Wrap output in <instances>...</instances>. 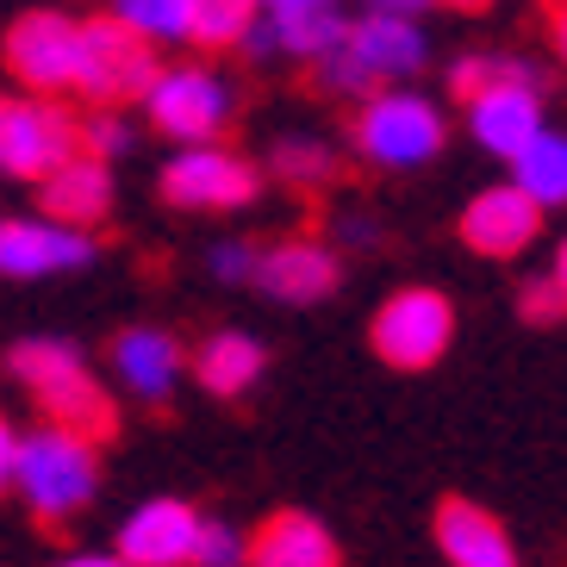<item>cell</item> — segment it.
Here are the masks:
<instances>
[{"label": "cell", "mask_w": 567, "mask_h": 567, "mask_svg": "<svg viewBox=\"0 0 567 567\" xmlns=\"http://www.w3.org/2000/svg\"><path fill=\"white\" fill-rule=\"evenodd\" d=\"M13 424H7V417H0V493H7V474H13Z\"/></svg>", "instance_id": "32"}, {"label": "cell", "mask_w": 567, "mask_h": 567, "mask_svg": "<svg viewBox=\"0 0 567 567\" xmlns=\"http://www.w3.org/2000/svg\"><path fill=\"white\" fill-rule=\"evenodd\" d=\"M443 7H462V13H486L493 0H443Z\"/></svg>", "instance_id": "34"}, {"label": "cell", "mask_w": 567, "mask_h": 567, "mask_svg": "<svg viewBox=\"0 0 567 567\" xmlns=\"http://www.w3.org/2000/svg\"><path fill=\"white\" fill-rule=\"evenodd\" d=\"M75 151L101 156V163H118V156L132 151V125L118 106H94L87 118H75Z\"/></svg>", "instance_id": "27"}, {"label": "cell", "mask_w": 567, "mask_h": 567, "mask_svg": "<svg viewBox=\"0 0 567 567\" xmlns=\"http://www.w3.org/2000/svg\"><path fill=\"white\" fill-rule=\"evenodd\" d=\"M343 237H355V244H368V237H374V225H368V218H343Z\"/></svg>", "instance_id": "33"}, {"label": "cell", "mask_w": 567, "mask_h": 567, "mask_svg": "<svg viewBox=\"0 0 567 567\" xmlns=\"http://www.w3.org/2000/svg\"><path fill=\"white\" fill-rule=\"evenodd\" d=\"M343 25H350L343 0H256V19L237 38V51L256 56V63H275V56L312 63L343 38Z\"/></svg>", "instance_id": "12"}, {"label": "cell", "mask_w": 567, "mask_h": 567, "mask_svg": "<svg viewBox=\"0 0 567 567\" xmlns=\"http://www.w3.org/2000/svg\"><path fill=\"white\" fill-rule=\"evenodd\" d=\"M75 151V113L56 94H0V175L44 182Z\"/></svg>", "instance_id": "8"}, {"label": "cell", "mask_w": 567, "mask_h": 567, "mask_svg": "<svg viewBox=\"0 0 567 567\" xmlns=\"http://www.w3.org/2000/svg\"><path fill=\"white\" fill-rule=\"evenodd\" d=\"M431 63V38L417 19H393V13H362L343 25L324 56H312L318 82L331 94H374V87H400L417 69Z\"/></svg>", "instance_id": "3"}, {"label": "cell", "mask_w": 567, "mask_h": 567, "mask_svg": "<svg viewBox=\"0 0 567 567\" xmlns=\"http://www.w3.org/2000/svg\"><path fill=\"white\" fill-rule=\"evenodd\" d=\"M505 168H512L517 194H530L543 213H555V206L567 200V137L555 132V125H543L524 151L505 156Z\"/></svg>", "instance_id": "22"}, {"label": "cell", "mask_w": 567, "mask_h": 567, "mask_svg": "<svg viewBox=\"0 0 567 567\" xmlns=\"http://www.w3.org/2000/svg\"><path fill=\"white\" fill-rule=\"evenodd\" d=\"M156 75V51L137 32H125L113 13L82 19V56H75V94H87L94 106L137 101L144 82Z\"/></svg>", "instance_id": "11"}, {"label": "cell", "mask_w": 567, "mask_h": 567, "mask_svg": "<svg viewBox=\"0 0 567 567\" xmlns=\"http://www.w3.org/2000/svg\"><path fill=\"white\" fill-rule=\"evenodd\" d=\"M94 231H75L51 213H13L0 218V275L7 281H51L94 262Z\"/></svg>", "instance_id": "13"}, {"label": "cell", "mask_w": 567, "mask_h": 567, "mask_svg": "<svg viewBox=\"0 0 567 567\" xmlns=\"http://www.w3.org/2000/svg\"><path fill=\"white\" fill-rule=\"evenodd\" d=\"M467 137L481 144L486 156H512L524 151L543 125H549V101H543V75L517 56H499V69L486 75L474 94H467Z\"/></svg>", "instance_id": "6"}, {"label": "cell", "mask_w": 567, "mask_h": 567, "mask_svg": "<svg viewBox=\"0 0 567 567\" xmlns=\"http://www.w3.org/2000/svg\"><path fill=\"white\" fill-rule=\"evenodd\" d=\"M436 549L450 567H524L517 543L499 517L474 499H443L436 505Z\"/></svg>", "instance_id": "19"}, {"label": "cell", "mask_w": 567, "mask_h": 567, "mask_svg": "<svg viewBox=\"0 0 567 567\" xmlns=\"http://www.w3.org/2000/svg\"><path fill=\"white\" fill-rule=\"evenodd\" d=\"M543 206L530 194H517L512 182L499 187H481L462 213V244L474 256H493V262H512V256L536 250V237H543Z\"/></svg>", "instance_id": "14"}, {"label": "cell", "mask_w": 567, "mask_h": 567, "mask_svg": "<svg viewBox=\"0 0 567 567\" xmlns=\"http://www.w3.org/2000/svg\"><path fill=\"white\" fill-rule=\"evenodd\" d=\"M268 168H275L287 187H306V194H318V187L337 182V151L324 144V137H312V132H293V137H275Z\"/></svg>", "instance_id": "23"}, {"label": "cell", "mask_w": 567, "mask_h": 567, "mask_svg": "<svg viewBox=\"0 0 567 567\" xmlns=\"http://www.w3.org/2000/svg\"><path fill=\"white\" fill-rule=\"evenodd\" d=\"M182 343L163 331V324H125V331L113 337V374L125 393H137L144 405H163L175 386H182Z\"/></svg>", "instance_id": "18"}, {"label": "cell", "mask_w": 567, "mask_h": 567, "mask_svg": "<svg viewBox=\"0 0 567 567\" xmlns=\"http://www.w3.org/2000/svg\"><path fill=\"white\" fill-rule=\"evenodd\" d=\"M561 306H567V250L555 244L549 268L524 281V318H530V324H555V318H561Z\"/></svg>", "instance_id": "28"}, {"label": "cell", "mask_w": 567, "mask_h": 567, "mask_svg": "<svg viewBox=\"0 0 567 567\" xmlns=\"http://www.w3.org/2000/svg\"><path fill=\"white\" fill-rule=\"evenodd\" d=\"M137 101H144V118L168 144H218L237 113L231 82L213 63H156V75L144 82Z\"/></svg>", "instance_id": "5"}, {"label": "cell", "mask_w": 567, "mask_h": 567, "mask_svg": "<svg viewBox=\"0 0 567 567\" xmlns=\"http://www.w3.org/2000/svg\"><path fill=\"white\" fill-rule=\"evenodd\" d=\"M244 561H250V530H237L225 517H200L187 567H244Z\"/></svg>", "instance_id": "26"}, {"label": "cell", "mask_w": 567, "mask_h": 567, "mask_svg": "<svg viewBox=\"0 0 567 567\" xmlns=\"http://www.w3.org/2000/svg\"><path fill=\"white\" fill-rule=\"evenodd\" d=\"M244 567H343V549H337L324 517L275 512L250 530V561Z\"/></svg>", "instance_id": "20"}, {"label": "cell", "mask_w": 567, "mask_h": 567, "mask_svg": "<svg viewBox=\"0 0 567 567\" xmlns=\"http://www.w3.org/2000/svg\"><path fill=\"white\" fill-rule=\"evenodd\" d=\"M7 75L25 94H75V56H82V19L56 13V7H32L7 25Z\"/></svg>", "instance_id": "10"}, {"label": "cell", "mask_w": 567, "mask_h": 567, "mask_svg": "<svg viewBox=\"0 0 567 567\" xmlns=\"http://www.w3.org/2000/svg\"><path fill=\"white\" fill-rule=\"evenodd\" d=\"M450 144V118L431 94H417L412 82L400 87H374L355 106V156L386 175H412V168H431Z\"/></svg>", "instance_id": "4"}, {"label": "cell", "mask_w": 567, "mask_h": 567, "mask_svg": "<svg viewBox=\"0 0 567 567\" xmlns=\"http://www.w3.org/2000/svg\"><path fill=\"white\" fill-rule=\"evenodd\" d=\"M113 163H101V156L87 151H69L63 163L38 182V213L63 218V225H75V231H101L106 218H113Z\"/></svg>", "instance_id": "17"}, {"label": "cell", "mask_w": 567, "mask_h": 567, "mask_svg": "<svg viewBox=\"0 0 567 567\" xmlns=\"http://www.w3.org/2000/svg\"><path fill=\"white\" fill-rule=\"evenodd\" d=\"M194 374H200V386H206V393H218V400H244V393H256V381L268 374L262 337H250V331H213L200 343V355H194Z\"/></svg>", "instance_id": "21"}, {"label": "cell", "mask_w": 567, "mask_h": 567, "mask_svg": "<svg viewBox=\"0 0 567 567\" xmlns=\"http://www.w3.org/2000/svg\"><path fill=\"white\" fill-rule=\"evenodd\" d=\"M194 530H200V512L187 499H144L137 512H125L113 555L125 567H187Z\"/></svg>", "instance_id": "16"}, {"label": "cell", "mask_w": 567, "mask_h": 567, "mask_svg": "<svg viewBox=\"0 0 567 567\" xmlns=\"http://www.w3.org/2000/svg\"><path fill=\"white\" fill-rule=\"evenodd\" d=\"M368 343H374V355H381L386 368H405V374L436 368L443 355H450V343H455L450 293H436V287H400V293L374 312Z\"/></svg>", "instance_id": "7"}, {"label": "cell", "mask_w": 567, "mask_h": 567, "mask_svg": "<svg viewBox=\"0 0 567 567\" xmlns=\"http://www.w3.org/2000/svg\"><path fill=\"white\" fill-rule=\"evenodd\" d=\"M262 194V168L225 144H175L163 163V200L182 213H237Z\"/></svg>", "instance_id": "9"}, {"label": "cell", "mask_w": 567, "mask_h": 567, "mask_svg": "<svg viewBox=\"0 0 567 567\" xmlns=\"http://www.w3.org/2000/svg\"><path fill=\"white\" fill-rule=\"evenodd\" d=\"M187 13H194V44H237L250 32L256 0H187Z\"/></svg>", "instance_id": "25"}, {"label": "cell", "mask_w": 567, "mask_h": 567, "mask_svg": "<svg viewBox=\"0 0 567 567\" xmlns=\"http://www.w3.org/2000/svg\"><path fill=\"white\" fill-rule=\"evenodd\" d=\"M113 19L125 32H137L151 51L163 44H194V13L187 0H113Z\"/></svg>", "instance_id": "24"}, {"label": "cell", "mask_w": 567, "mask_h": 567, "mask_svg": "<svg viewBox=\"0 0 567 567\" xmlns=\"http://www.w3.org/2000/svg\"><path fill=\"white\" fill-rule=\"evenodd\" d=\"M436 0H362V13H393V19H424Z\"/></svg>", "instance_id": "30"}, {"label": "cell", "mask_w": 567, "mask_h": 567, "mask_svg": "<svg viewBox=\"0 0 567 567\" xmlns=\"http://www.w3.org/2000/svg\"><path fill=\"white\" fill-rule=\"evenodd\" d=\"M25 512L44 524H69L101 499V450L94 436L69 431V424H38L13 436V474H7Z\"/></svg>", "instance_id": "1"}, {"label": "cell", "mask_w": 567, "mask_h": 567, "mask_svg": "<svg viewBox=\"0 0 567 567\" xmlns=\"http://www.w3.org/2000/svg\"><path fill=\"white\" fill-rule=\"evenodd\" d=\"M250 281L281 306H318L324 293H337L343 262H337V250L318 244V237H281V244H262V250H256Z\"/></svg>", "instance_id": "15"}, {"label": "cell", "mask_w": 567, "mask_h": 567, "mask_svg": "<svg viewBox=\"0 0 567 567\" xmlns=\"http://www.w3.org/2000/svg\"><path fill=\"white\" fill-rule=\"evenodd\" d=\"M206 268H213V281H250L256 244H250V237H225V244H213V250H206Z\"/></svg>", "instance_id": "29"}, {"label": "cell", "mask_w": 567, "mask_h": 567, "mask_svg": "<svg viewBox=\"0 0 567 567\" xmlns=\"http://www.w3.org/2000/svg\"><path fill=\"white\" fill-rule=\"evenodd\" d=\"M7 374L32 393L44 424H69V431H82V436H106L118 424L113 393L87 368V355L75 343H63V337H25V343H13Z\"/></svg>", "instance_id": "2"}, {"label": "cell", "mask_w": 567, "mask_h": 567, "mask_svg": "<svg viewBox=\"0 0 567 567\" xmlns=\"http://www.w3.org/2000/svg\"><path fill=\"white\" fill-rule=\"evenodd\" d=\"M51 567H125L113 549H75V555H63V561H51Z\"/></svg>", "instance_id": "31"}]
</instances>
